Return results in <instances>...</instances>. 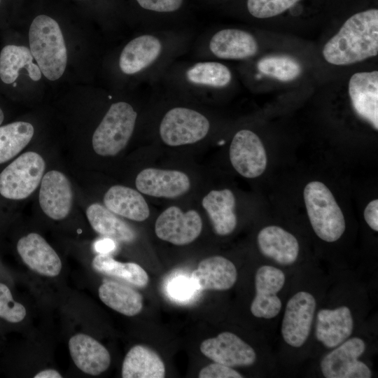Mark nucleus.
I'll use <instances>...</instances> for the list:
<instances>
[{"instance_id": "nucleus-19", "label": "nucleus", "mask_w": 378, "mask_h": 378, "mask_svg": "<svg viewBox=\"0 0 378 378\" xmlns=\"http://www.w3.org/2000/svg\"><path fill=\"white\" fill-rule=\"evenodd\" d=\"M261 253L281 265L295 263L299 256L300 245L297 238L278 225L262 227L257 236Z\"/></svg>"}, {"instance_id": "nucleus-40", "label": "nucleus", "mask_w": 378, "mask_h": 378, "mask_svg": "<svg viewBox=\"0 0 378 378\" xmlns=\"http://www.w3.org/2000/svg\"><path fill=\"white\" fill-rule=\"evenodd\" d=\"M34 378H61L62 376L55 370L48 369L36 374Z\"/></svg>"}, {"instance_id": "nucleus-15", "label": "nucleus", "mask_w": 378, "mask_h": 378, "mask_svg": "<svg viewBox=\"0 0 378 378\" xmlns=\"http://www.w3.org/2000/svg\"><path fill=\"white\" fill-rule=\"evenodd\" d=\"M354 328L353 313L348 306L323 308L316 313L315 336L319 342L328 349H333L349 338Z\"/></svg>"}, {"instance_id": "nucleus-31", "label": "nucleus", "mask_w": 378, "mask_h": 378, "mask_svg": "<svg viewBox=\"0 0 378 378\" xmlns=\"http://www.w3.org/2000/svg\"><path fill=\"white\" fill-rule=\"evenodd\" d=\"M186 76L192 84L213 88L225 87L232 78L230 69L216 62L196 63L186 71Z\"/></svg>"}, {"instance_id": "nucleus-33", "label": "nucleus", "mask_w": 378, "mask_h": 378, "mask_svg": "<svg viewBox=\"0 0 378 378\" xmlns=\"http://www.w3.org/2000/svg\"><path fill=\"white\" fill-rule=\"evenodd\" d=\"M300 0H248L247 8L251 15L257 18H268L278 15L290 8Z\"/></svg>"}, {"instance_id": "nucleus-1", "label": "nucleus", "mask_w": 378, "mask_h": 378, "mask_svg": "<svg viewBox=\"0 0 378 378\" xmlns=\"http://www.w3.org/2000/svg\"><path fill=\"white\" fill-rule=\"evenodd\" d=\"M377 53V9L367 10L350 17L323 49L324 59L335 65L354 64Z\"/></svg>"}, {"instance_id": "nucleus-13", "label": "nucleus", "mask_w": 378, "mask_h": 378, "mask_svg": "<svg viewBox=\"0 0 378 378\" xmlns=\"http://www.w3.org/2000/svg\"><path fill=\"white\" fill-rule=\"evenodd\" d=\"M135 185L144 195L175 198L187 192L190 181L186 174L178 170L146 168L136 176Z\"/></svg>"}, {"instance_id": "nucleus-20", "label": "nucleus", "mask_w": 378, "mask_h": 378, "mask_svg": "<svg viewBox=\"0 0 378 378\" xmlns=\"http://www.w3.org/2000/svg\"><path fill=\"white\" fill-rule=\"evenodd\" d=\"M71 357L82 372L90 375H99L111 364V356L106 348L92 337L78 333L69 341Z\"/></svg>"}, {"instance_id": "nucleus-27", "label": "nucleus", "mask_w": 378, "mask_h": 378, "mask_svg": "<svg viewBox=\"0 0 378 378\" xmlns=\"http://www.w3.org/2000/svg\"><path fill=\"white\" fill-rule=\"evenodd\" d=\"M25 69L29 77L37 81L41 78V71L30 50L21 46L8 45L4 46L0 53V78L6 84L15 81L19 71Z\"/></svg>"}, {"instance_id": "nucleus-38", "label": "nucleus", "mask_w": 378, "mask_h": 378, "mask_svg": "<svg viewBox=\"0 0 378 378\" xmlns=\"http://www.w3.org/2000/svg\"><path fill=\"white\" fill-rule=\"evenodd\" d=\"M365 222L375 232L378 231V200L370 202L363 212Z\"/></svg>"}, {"instance_id": "nucleus-23", "label": "nucleus", "mask_w": 378, "mask_h": 378, "mask_svg": "<svg viewBox=\"0 0 378 378\" xmlns=\"http://www.w3.org/2000/svg\"><path fill=\"white\" fill-rule=\"evenodd\" d=\"M162 49V43L158 37L150 34L137 36L122 50L120 69L125 74H137L153 64L160 56Z\"/></svg>"}, {"instance_id": "nucleus-39", "label": "nucleus", "mask_w": 378, "mask_h": 378, "mask_svg": "<svg viewBox=\"0 0 378 378\" xmlns=\"http://www.w3.org/2000/svg\"><path fill=\"white\" fill-rule=\"evenodd\" d=\"M94 248L99 254H108L115 249V243L113 239L105 237L97 240L94 244Z\"/></svg>"}, {"instance_id": "nucleus-34", "label": "nucleus", "mask_w": 378, "mask_h": 378, "mask_svg": "<svg viewBox=\"0 0 378 378\" xmlns=\"http://www.w3.org/2000/svg\"><path fill=\"white\" fill-rule=\"evenodd\" d=\"M25 307L15 302L8 287L0 283V318L10 323H19L26 316Z\"/></svg>"}, {"instance_id": "nucleus-35", "label": "nucleus", "mask_w": 378, "mask_h": 378, "mask_svg": "<svg viewBox=\"0 0 378 378\" xmlns=\"http://www.w3.org/2000/svg\"><path fill=\"white\" fill-rule=\"evenodd\" d=\"M200 378H242L241 374L232 367L215 363H211L200 370Z\"/></svg>"}, {"instance_id": "nucleus-41", "label": "nucleus", "mask_w": 378, "mask_h": 378, "mask_svg": "<svg viewBox=\"0 0 378 378\" xmlns=\"http://www.w3.org/2000/svg\"><path fill=\"white\" fill-rule=\"evenodd\" d=\"M4 113L2 111V110L0 108V125L2 123L3 120H4Z\"/></svg>"}, {"instance_id": "nucleus-30", "label": "nucleus", "mask_w": 378, "mask_h": 378, "mask_svg": "<svg viewBox=\"0 0 378 378\" xmlns=\"http://www.w3.org/2000/svg\"><path fill=\"white\" fill-rule=\"evenodd\" d=\"M93 268L105 274L116 276L138 287L146 286L149 277L145 270L135 262H121L108 254H98L92 262Z\"/></svg>"}, {"instance_id": "nucleus-9", "label": "nucleus", "mask_w": 378, "mask_h": 378, "mask_svg": "<svg viewBox=\"0 0 378 378\" xmlns=\"http://www.w3.org/2000/svg\"><path fill=\"white\" fill-rule=\"evenodd\" d=\"M202 229V218L197 211L184 212L176 206L163 211L155 223V232L159 239L178 246L195 241Z\"/></svg>"}, {"instance_id": "nucleus-42", "label": "nucleus", "mask_w": 378, "mask_h": 378, "mask_svg": "<svg viewBox=\"0 0 378 378\" xmlns=\"http://www.w3.org/2000/svg\"><path fill=\"white\" fill-rule=\"evenodd\" d=\"M0 3H1V0H0Z\"/></svg>"}, {"instance_id": "nucleus-18", "label": "nucleus", "mask_w": 378, "mask_h": 378, "mask_svg": "<svg viewBox=\"0 0 378 378\" xmlns=\"http://www.w3.org/2000/svg\"><path fill=\"white\" fill-rule=\"evenodd\" d=\"M190 279L197 290H226L236 283L237 271L232 261L214 255L200 261Z\"/></svg>"}, {"instance_id": "nucleus-3", "label": "nucleus", "mask_w": 378, "mask_h": 378, "mask_svg": "<svg viewBox=\"0 0 378 378\" xmlns=\"http://www.w3.org/2000/svg\"><path fill=\"white\" fill-rule=\"evenodd\" d=\"M303 197L315 234L326 242L337 241L346 230V221L330 189L321 181H310L304 188Z\"/></svg>"}, {"instance_id": "nucleus-7", "label": "nucleus", "mask_w": 378, "mask_h": 378, "mask_svg": "<svg viewBox=\"0 0 378 378\" xmlns=\"http://www.w3.org/2000/svg\"><path fill=\"white\" fill-rule=\"evenodd\" d=\"M366 349L360 337H349L326 354L320 362V369L326 378H370V368L359 358Z\"/></svg>"}, {"instance_id": "nucleus-14", "label": "nucleus", "mask_w": 378, "mask_h": 378, "mask_svg": "<svg viewBox=\"0 0 378 378\" xmlns=\"http://www.w3.org/2000/svg\"><path fill=\"white\" fill-rule=\"evenodd\" d=\"M39 204L46 216L59 220L69 214L73 200L71 183L61 172L51 170L46 173L41 181Z\"/></svg>"}, {"instance_id": "nucleus-12", "label": "nucleus", "mask_w": 378, "mask_h": 378, "mask_svg": "<svg viewBox=\"0 0 378 378\" xmlns=\"http://www.w3.org/2000/svg\"><path fill=\"white\" fill-rule=\"evenodd\" d=\"M200 349L206 357L214 362L232 368L251 365L257 358L251 346L228 331L204 340Z\"/></svg>"}, {"instance_id": "nucleus-32", "label": "nucleus", "mask_w": 378, "mask_h": 378, "mask_svg": "<svg viewBox=\"0 0 378 378\" xmlns=\"http://www.w3.org/2000/svg\"><path fill=\"white\" fill-rule=\"evenodd\" d=\"M257 67L262 74L283 82L295 79L302 72L299 62L284 55L264 57L258 61Z\"/></svg>"}, {"instance_id": "nucleus-11", "label": "nucleus", "mask_w": 378, "mask_h": 378, "mask_svg": "<svg viewBox=\"0 0 378 378\" xmlns=\"http://www.w3.org/2000/svg\"><path fill=\"white\" fill-rule=\"evenodd\" d=\"M229 155L234 169L245 178L260 176L267 167L265 147L258 136L248 130H239L234 134Z\"/></svg>"}, {"instance_id": "nucleus-2", "label": "nucleus", "mask_w": 378, "mask_h": 378, "mask_svg": "<svg viewBox=\"0 0 378 378\" xmlns=\"http://www.w3.org/2000/svg\"><path fill=\"white\" fill-rule=\"evenodd\" d=\"M29 40L30 51L41 71L50 80L59 78L67 62L64 39L56 20L39 15L32 21Z\"/></svg>"}, {"instance_id": "nucleus-16", "label": "nucleus", "mask_w": 378, "mask_h": 378, "mask_svg": "<svg viewBox=\"0 0 378 378\" xmlns=\"http://www.w3.org/2000/svg\"><path fill=\"white\" fill-rule=\"evenodd\" d=\"M349 94L356 114L378 130V71L354 74L349 83Z\"/></svg>"}, {"instance_id": "nucleus-17", "label": "nucleus", "mask_w": 378, "mask_h": 378, "mask_svg": "<svg viewBox=\"0 0 378 378\" xmlns=\"http://www.w3.org/2000/svg\"><path fill=\"white\" fill-rule=\"evenodd\" d=\"M17 250L23 262L35 272L54 277L61 272V260L46 239L37 233H29L20 238Z\"/></svg>"}, {"instance_id": "nucleus-29", "label": "nucleus", "mask_w": 378, "mask_h": 378, "mask_svg": "<svg viewBox=\"0 0 378 378\" xmlns=\"http://www.w3.org/2000/svg\"><path fill=\"white\" fill-rule=\"evenodd\" d=\"M34 133L31 124L13 122L0 126V164L11 160L30 142Z\"/></svg>"}, {"instance_id": "nucleus-24", "label": "nucleus", "mask_w": 378, "mask_h": 378, "mask_svg": "<svg viewBox=\"0 0 378 378\" xmlns=\"http://www.w3.org/2000/svg\"><path fill=\"white\" fill-rule=\"evenodd\" d=\"M104 203L116 215L134 221H144L150 215L148 205L141 193L127 186H111L104 196Z\"/></svg>"}, {"instance_id": "nucleus-5", "label": "nucleus", "mask_w": 378, "mask_h": 378, "mask_svg": "<svg viewBox=\"0 0 378 378\" xmlns=\"http://www.w3.org/2000/svg\"><path fill=\"white\" fill-rule=\"evenodd\" d=\"M45 168V161L38 153H22L1 172L0 194L10 200L27 198L38 186Z\"/></svg>"}, {"instance_id": "nucleus-8", "label": "nucleus", "mask_w": 378, "mask_h": 378, "mask_svg": "<svg viewBox=\"0 0 378 378\" xmlns=\"http://www.w3.org/2000/svg\"><path fill=\"white\" fill-rule=\"evenodd\" d=\"M316 309V300L307 290H300L288 300L281 323V332L290 346L300 348L308 340Z\"/></svg>"}, {"instance_id": "nucleus-25", "label": "nucleus", "mask_w": 378, "mask_h": 378, "mask_svg": "<svg viewBox=\"0 0 378 378\" xmlns=\"http://www.w3.org/2000/svg\"><path fill=\"white\" fill-rule=\"evenodd\" d=\"M123 378H163L165 366L160 356L152 349L135 345L127 353L122 365Z\"/></svg>"}, {"instance_id": "nucleus-6", "label": "nucleus", "mask_w": 378, "mask_h": 378, "mask_svg": "<svg viewBox=\"0 0 378 378\" xmlns=\"http://www.w3.org/2000/svg\"><path fill=\"white\" fill-rule=\"evenodd\" d=\"M209 128V120L202 113L186 107H175L164 115L159 132L166 145L179 146L202 140Z\"/></svg>"}, {"instance_id": "nucleus-21", "label": "nucleus", "mask_w": 378, "mask_h": 378, "mask_svg": "<svg viewBox=\"0 0 378 378\" xmlns=\"http://www.w3.org/2000/svg\"><path fill=\"white\" fill-rule=\"evenodd\" d=\"M235 197L230 189L212 190L202 200L214 231L220 236L231 234L237 223Z\"/></svg>"}, {"instance_id": "nucleus-28", "label": "nucleus", "mask_w": 378, "mask_h": 378, "mask_svg": "<svg viewBox=\"0 0 378 378\" xmlns=\"http://www.w3.org/2000/svg\"><path fill=\"white\" fill-rule=\"evenodd\" d=\"M98 293L104 304L127 316L137 315L143 308L141 295L131 286L118 281H104Z\"/></svg>"}, {"instance_id": "nucleus-22", "label": "nucleus", "mask_w": 378, "mask_h": 378, "mask_svg": "<svg viewBox=\"0 0 378 378\" xmlns=\"http://www.w3.org/2000/svg\"><path fill=\"white\" fill-rule=\"evenodd\" d=\"M209 49L218 58L242 59L254 56L258 46L250 33L241 29H225L211 37Z\"/></svg>"}, {"instance_id": "nucleus-37", "label": "nucleus", "mask_w": 378, "mask_h": 378, "mask_svg": "<svg viewBox=\"0 0 378 378\" xmlns=\"http://www.w3.org/2000/svg\"><path fill=\"white\" fill-rule=\"evenodd\" d=\"M144 9L159 12L169 13L177 10L182 5L183 0H136Z\"/></svg>"}, {"instance_id": "nucleus-36", "label": "nucleus", "mask_w": 378, "mask_h": 378, "mask_svg": "<svg viewBox=\"0 0 378 378\" xmlns=\"http://www.w3.org/2000/svg\"><path fill=\"white\" fill-rule=\"evenodd\" d=\"M196 289L192 279L185 277H177L171 281L169 292L176 299L185 300L188 298Z\"/></svg>"}, {"instance_id": "nucleus-4", "label": "nucleus", "mask_w": 378, "mask_h": 378, "mask_svg": "<svg viewBox=\"0 0 378 378\" xmlns=\"http://www.w3.org/2000/svg\"><path fill=\"white\" fill-rule=\"evenodd\" d=\"M136 118L137 113L130 104H113L92 135L94 152L101 156L119 153L132 135Z\"/></svg>"}, {"instance_id": "nucleus-10", "label": "nucleus", "mask_w": 378, "mask_h": 378, "mask_svg": "<svg viewBox=\"0 0 378 378\" xmlns=\"http://www.w3.org/2000/svg\"><path fill=\"white\" fill-rule=\"evenodd\" d=\"M286 276L278 267L265 265L260 266L255 274V295L250 310L256 318L272 319L282 308V302L278 293L284 286Z\"/></svg>"}, {"instance_id": "nucleus-26", "label": "nucleus", "mask_w": 378, "mask_h": 378, "mask_svg": "<svg viewBox=\"0 0 378 378\" xmlns=\"http://www.w3.org/2000/svg\"><path fill=\"white\" fill-rule=\"evenodd\" d=\"M86 216L92 229L101 235L122 242H132L136 239L132 227L101 204H90Z\"/></svg>"}]
</instances>
